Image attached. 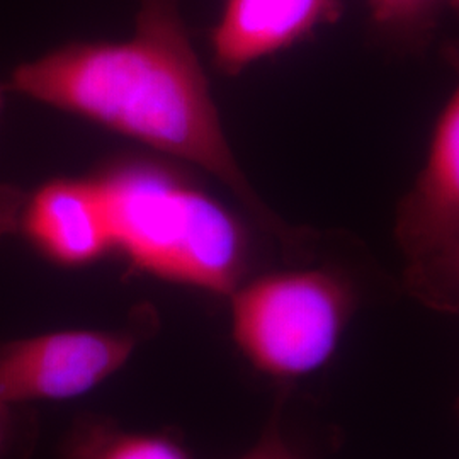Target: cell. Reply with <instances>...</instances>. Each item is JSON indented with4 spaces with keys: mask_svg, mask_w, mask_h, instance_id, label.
I'll return each instance as SVG.
<instances>
[{
    "mask_svg": "<svg viewBox=\"0 0 459 459\" xmlns=\"http://www.w3.org/2000/svg\"><path fill=\"white\" fill-rule=\"evenodd\" d=\"M9 87L196 165L223 182L282 244L305 242V230L282 221L237 164L186 30L181 0H138L128 39L53 49L17 66Z\"/></svg>",
    "mask_w": 459,
    "mask_h": 459,
    "instance_id": "1",
    "label": "cell"
},
{
    "mask_svg": "<svg viewBox=\"0 0 459 459\" xmlns=\"http://www.w3.org/2000/svg\"><path fill=\"white\" fill-rule=\"evenodd\" d=\"M113 250L170 282L230 296L244 281L252 247L246 227L220 201L153 162H121L96 179Z\"/></svg>",
    "mask_w": 459,
    "mask_h": 459,
    "instance_id": "2",
    "label": "cell"
},
{
    "mask_svg": "<svg viewBox=\"0 0 459 459\" xmlns=\"http://www.w3.org/2000/svg\"><path fill=\"white\" fill-rule=\"evenodd\" d=\"M231 333L257 371L278 379L327 366L358 307L352 282L328 267H301L244 281L231 295Z\"/></svg>",
    "mask_w": 459,
    "mask_h": 459,
    "instance_id": "3",
    "label": "cell"
},
{
    "mask_svg": "<svg viewBox=\"0 0 459 459\" xmlns=\"http://www.w3.org/2000/svg\"><path fill=\"white\" fill-rule=\"evenodd\" d=\"M455 87L437 116L417 179L402 197L394 237L411 291L432 307H459V39L444 47Z\"/></svg>",
    "mask_w": 459,
    "mask_h": 459,
    "instance_id": "4",
    "label": "cell"
},
{
    "mask_svg": "<svg viewBox=\"0 0 459 459\" xmlns=\"http://www.w3.org/2000/svg\"><path fill=\"white\" fill-rule=\"evenodd\" d=\"M130 330H60L0 345V402L68 400L98 388L132 358Z\"/></svg>",
    "mask_w": 459,
    "mask_h": 459,
    "instance_id": "5",
    "label": "cell"
},
{
    "mask_svg": "<svg viewBox=\"0 0 459 459\" xmlns=\"http://www.w3.org/2000/svg\"><path fill=\"white\" fill-rule=\"evenodd\" d=\"M344 0H225L212 30L214 65L238 75L337 22Z\"/></svg>",
    "mask_w": 459,
    "mask_h": 459,
    "instance_id": "6",
    "label": "cell"
},
{
    "mask_svg": "<svg viewBox=\"0 0 459 459\" xmlns=\"http://www.w3.org/2000/svg\"><path fill=\"white\" fill-rule=\"evenodd\" d=\"M17 233L65 267L96 263L113 250L108 208L96 179H58L24 195Z\"/></svg>",
    "mask_w": 459,
    "mask_h": 459,
    "instance_id": "7",
    "label": "cell"
},
{
    "mask_svg": "<svg viewBox=\"0 0 459 459\" xmlns=\"http://www.w3.org/2000/svg\"><path fill=\"white\" fill-rule=\"evenodd\" d=\"M64 459H191L174 439L89 422L72 434Z\"/></svg>",
    "mask_w": 459,
    "mask_h": 459,
    "instance_id": "8",
    "label": "cell"
},
{
    "mask_svg": "<svg viewBox=\"0 0 459 459\" xmlns=\"http://www.w3.org/2000/svg\"><path fill=\"white\" fill-rule=\"evenodd\" d=\"M377 31L398 45L420 47L434 33L446 0H366Z\"/></svg>",
    "mask_w": 459,
    "mask_h": 459,
    "instance_id": "9",
    "label": "cell"
},
{
    "mask_svg": "<svg viewBox=\"0 0 459 459\" xmlns=\"http://www.w3.org/2000/svg\"><path fill=\"white\" fill-rule=\"evenodd\" d=\"M24 195L13 186H0V240L17 233L19 212Z\"/></svg>",
    "mask_w": 459,
    "mask_h": 459,
    "instance_id": "10",
    "label": "cell"
},
{
    "mask_svg": "<svg viewBox=\"0 0 459 459\" xmlns=\"http://www.w3.org/2000/svg\"><path fill=\"white\" fill-rule=\"evenodd\" d=\"M240 459H299L278 434L265 436L261 443Z\"/></svg>",
    "mask_w": 459,
    "mask_h": 459,
    "instance_id": "11",
    "label": "cell"
},
{
    "mask_svg": "<svg viewBox=\"0 0 459 459\" xmlns=\"http://www.w3.org/2000/svg\"><path fill=\"white\" fill-rule=\"evenodd\" d=\"M14 437V405L0 402V458L7 453Z\"/></svg>",
    "mask_w": 459,
    "mask_h": 459,
    "instance_id": "12",
    "label": "cell"
},
{
    "mask_svg": "<svg viewBox=\"0 0 459 459\" xmlns=\"http://www.w3.org/2000/svg\"><path fill=\"white\" fill-rule=\"evenodd\" d=\"M446 7L453 9L456 13V16L459 17V0H446Z\"/></svg>",
    "mask_w": 459,
    "mask_h": 459,
    "instance_id": "13",
    "label": "cell"
},
{
    "mask_svg": "<svg viewBox=\"0 0 459 459\" xmlns=\"http://www.w3.org/2000/svg\"><path fill=\"white\" fill-rule=\"evenodd\" d=\"M2 106H4V87L0 85V111H2Z\"/></svg>",
    "mask_w": 459,
    "mask_h": 459,
    "instance_id": "14",
    "label": "cell"
},
{
    "mask_svg": "<svg viewBox=\"0 0 459 459\" xmlns=\"http://www.w3.org/2000/svg\"><path fill=\"white\" fill-rule=\"evenodd\" d=\"M456 281H458V291H459V259H458V269H456Z\"/></svg>",
    "mask_w": 459,
    "mask_h": 459,
    "instance_id": "15",
    "label": "cell"
}]
</instances>
